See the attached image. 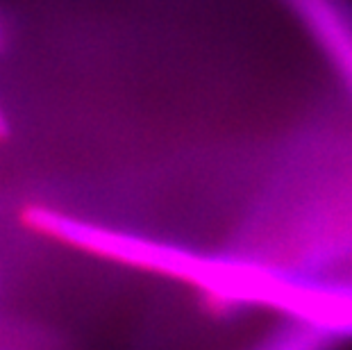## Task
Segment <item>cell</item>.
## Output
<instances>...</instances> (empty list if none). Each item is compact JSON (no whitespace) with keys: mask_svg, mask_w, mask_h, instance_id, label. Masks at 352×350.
Here are the masks:
<instances>
[{"mask_svg":"<svg viewBox=\"0 0 352 350\" xmlns=\"http://www.w3.org/2000/svg\"><path fill=\"white\" fill-rule=\"evenodd\" d=\"M254 350H332V337L296 323L282 327Z\"/></svg>","mask_w":352,"mask_h":350,"instance_id":"6da1fadb","label":"cell"}]
</instances>
